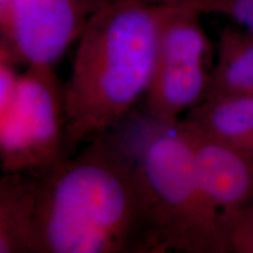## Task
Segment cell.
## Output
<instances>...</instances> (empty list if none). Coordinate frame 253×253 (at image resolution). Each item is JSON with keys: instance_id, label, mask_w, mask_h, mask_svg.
<instances>
[{"instance_id": "13", "label": "cell", "mask_w": 253, "mask_h": 253, "mask_svg": "<svg viewBox=\"0 0 253 253\" xmlns=\"http://www.w3.org/2000/svg\"><path fill=\"white\" fill-rule=\"evenodd\" d=\"M88 5H89L91 13L100 8V0H87Z\"/></svg>"}, {"instance_id": "6", "label": "cell", "mask_w": 253, "mask_h": 253, "mask_svg": "<svg viewBox=\"0 0 253 253\" xmlns=\"http://www.w3.org/2000/svg\"><path fill=\"white\" fill-rule=\"evenodd\" d=\"M90 14L87 0H0V45L19 65L53 67Z\"/></svg>"}, {"instance_id": "11", "label": "cell", "mask_w": 253, "mask_h": 253, "mask_svg": "<svg viewBox=\"0 0 253 253\" xmlns=\"http://www.w3.org/2000/svg\"><path fill=\"white\" fill-rule=\"evenodd\" d=\"M186 7L199 13H218L232 19L253 36V0H195Z\"/></svg>"}, {"instance_id": "5", "label": "cell", "mask_w": 253, "mask_h": 253, "mask_svg": "<svg viewBox=\"0 0 253 253\" xmlns=\"http://www.w3.org/2000/svg\"><path fill=\"white\" fill-rule=\"evenodd\" d=\"M199 12L172 6L161 32L145 108L150 121L175 125L208 99L214 67Z\"/></svg>"}, {"instance_id": "2", "label": "cell", "mask_w": 253, "mask_h": 253, "mask_svg": "<svg viewBox=\"0 0 253 253\" xmlns=\"http://www.w3.org/2000/svg\"><path fill=\"white\" fill-rule=\"evenodd\" d=\"M171 8L112 0L89 15L63 84L66 151L108 132L145 96Z\"/></svg>"}, {"instance_id": "9", "label": "cell", "mask_w": 253, "mask_h": 253, "mask_svg": "<svg viewBox=\"0 0 253 253\" xmlns=\"http://www.w3.org/2000/svg\"><path fill=\"white\" fill-rule=\"evenodd\" d=\"M38 175L4 172L0 179V253H31Z\"/></svg>"}, {"instance_id": "1", "label": "cell", "mask_w": 253, "mask_h": 253, "mask_svg": "<svg viewBox=\"0 0 253 253\" xmlns=\"http://www.w3.org/2000/svg\"><path fill=\"white\" fill-rule=\"evenodd\" d=\"M37 175L31 253H156L135 155L118 136Z\"/></svg>"}, {"instance_id": "14", "label": "cell", "mask_w": 253, "mask_h": 253, "mask_svg": "<svg viewBox=\"0 0 253 253\" xmlns=\"http://www.w3.org/2000/svg\"><path fill=\"white\" fill-rule=\"evenodd\" d=\"M110 1H112V0H100V7H102V6L108 4Z\"/></svg>"}, {"instance_id": "10", "label": "cell", "mask_w": 253, "mask_h": 253, "mask_svg": "<svg viewBox=\"0 0 253 253\" xmlns=\"http://www.w3.org/2000/svg\"><path fill=\"white\" fill-rule=\"evenodd\" d=\"M253 96V36L243 28L220 32L208 99Z\"/></svg>"}, {"instance_id": "3", "label": "cell", "mask_w": 253, "mask_h": 253, "mask_svg": "<svg viewBox=\"0 0 253 253\" xmlns=\"http://www.w3.org/2000/svg\"><path fill=\"white\" fill-rule=\"evenodd\" d=\"M135 160L156 253L230 252L225 225L205 192L191 135L181 121L153 122Z\"/></svg>"}, {"instance_id": "8", "label": "cell", "mask_w": 253, "mask_h": 253, "mask_svg": "<svg viewBox=\"0 0 253 253\" xmlns=\"http://www.w3.org/2000/svg\"><path fill=\"white\" fill-rule=\"evenodd\" d=\"M181 121L199 134L253 153V96L205 100Z\"/></svg>"}, {"instance_id": "4", "label": "cell", "mask_w": 253, "mask_h": 253, "mask_svg": "<svg viewBox=\"0 0 253 253\" xmlns=\"http://www.w3.org/2000/svg\"><path fill=\"white\" fill-rule=\"evenodd\" d=\"M66 153L63 86L52 66L28 65L13 99L0 108L2 171L41 173Z\"/></svg>"}, {"instance_id": "7", "label": "cell", "mask_w": 253, "mask_h": 253, "mask_svg": "<svg viewBox=\"0 0 253 253\" xmlns=\"http://www.w3.org/2000/svg\"><path fill=\"white\" fill-rule=\"evenodd\" d=\"M185 128L191 135L205 192L226 229L231 217L253 204V153Z\"/></svg>"}, {"instance_id": "12", "label": "cell", "mask_w": 253, "mask_h": 253, "mask_svg": "<svg viewBox=\"0 0 253 253\" xmlns=\"http://www.w3.org/2000/svg\"><path fill=\"white\" fill-rule=\"evenodd\" d=\"M226 233L230 252L253 253V204L227 220Z\"/></svg>"}]
</instances>
